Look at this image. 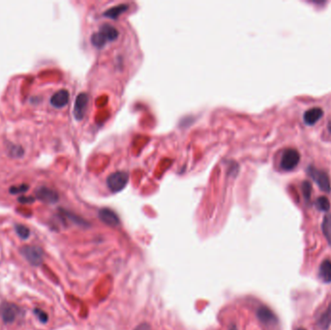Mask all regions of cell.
<instances>
[{"instance_id": "obj_5", "label": "cell", "mask_w": 331, "mask_h": 330, "mask_svg": "<svg viewBox=\"0 0 331 330\" xmlns=\"http://www.w3.org/2000/svg\"><path fill=\"white\" fill-rule=\"evenodd\" d=\"M128 180L129 174L126 171H115L109 175L107 185L111 192L117 193L126 187Z\"/></svg>"}, {"instance_id": "obj_6", "label": "cell", "mask_w": 331, "mask_h": 330, "mask_svg": "<svg viewBox=\"0 0 331 330\" xmlns=\"http://www.w3.org/2000/svg\"><path fill=\"white\" fill-rule=\"evenodd\" d=\"M300 161V154L294 148H288L284 151L281 158V167L284 170L290 171L294 169Z\"/></svg>"}, {"instance_id": "obj_16", "label": "cell", "mask_w": 331, "mask_h": 330, "mask_svg": "<svg viewBox=\"0 0 331 330\" xmlns=\"http://www.w3.org/2000/svg\"><path fill=\"white\" fill-rule=\"evenodd\" d=\"M323 233L331 245V215H326L323 221Z\"/></svg>"}, {"instance_id": "obj_23", "label": "cell", "mask_w": 331, "mask_h": 330, "mask_svg": "<svg viewBox=\"0 0 331 330\" xmlns=\"http://www.w3.org/2000/svg\"><path fill=\"white\" fill-rule=\"evenodd\" d=\"M18 202L20 203H32L35 202V199L33 197H25V196H21L18 199Z\"/></svg>"}, {"instance_id": "obj_24", "label": "cell", "mask_w": 331, "mask_h": 330, "mask_svg": "<svg viewBox=\"0 0 331 330\" xmlns=\"http://www.w3.org/2000/svg\"><path fill=\"white\" fill-rule=\"evenodd\" d=\"M135 330H150L149 327L147 325H142L139 328H137Z\"/></svg>"}, {"instance_id": "obj_8", "label": "cell", "mask_w": 331, "mask_h": 330, "mask_svg": "<svg viewBox=\"0 0 331 330\" xmlns=\"http://www.w3.org/2000/svg\"><path fill=\"white\" fill-rule=\"evenodd\" d=\"M35 194H36V198L39 201L46 202V203L52 204V203L58 202V200H59V196L55 190H53L49 187H46V186H41V187L37 188Z\"/></svg>"}, {"instance_id": "obj_14", "label": "cell", "mask_w": 331, "mask_h": 330, "mask_svg": "<svg viewBox=\"0 0 331 330\" xmlns=\"http://www.w3.org/2000/svg\"><path fill=\"white\" fill-rule=\"evenodd\" d=\"M128 5L127 4H120L114 7H111L110 9H108L107 11L104 12V16L107 18H118L122 13H124L125 11L128 10Z\"/></svg>"}, {"instance_id": "obj_1", "label": "cell", "mask_w": 331, "mask_h": 330, "mask_svg": "<svg viewBox=\"0 0 331 330\" xmlns=\"http://www.w3.org/2000/svg\"><path fill=\"white\" fill-rule=\"evenodd\" d=\"M119 35L118 30L110 25V24H104L100 27V29L95 32L91 36L92 45L98 49L105 47L108 43L115 41Z\"/></svg>"}, {"instance_id": "obj_26", "label": "cell", "mask_w": 331, "mask_h": 330, "mask_svg": "<svg viewBox=\"0 0 331 330\" xmlns=\"http://www.w3.org/2000/svg\"><path fill=\"white\" fill-rule=\"evenodd\" d=\"M330 130H331V124H330Z\"/></svg>"}, {"instance_id": "obj_27", "label": "cell", "mask_w": 331, "mask_h": 330, "mask_svg": "<svg viewBox=\"0 0 331 330\" xmlns=\"http://www.w3.org/2000/svg\"><path fill=\"white\" fill-rule=\"evenodd\" d=\"M304 330V329H299V330Z\"/></svg>"}, {"instance_id": "obj_12", "label": "cell", "mask_w": 331, "mask_h": 330, "mask_svg": "<svg viewBox=\"0 0 331 330\" xmlns=\"http://www.w3.org/2000/svg\"><path fill=\"white\" fill-rule=\"evenodd\" d=\"M324 115V110L319 107H315L310 110H306L303 114V121L306 125H315Z\"/></svg>"}, {"instance_id": "obj_18", "label": "cell", "mask_w": 331, "mask_h": 330, "mask_svg": "<svg viewBox=\"0 0 331 330\" xmlns=\"http://www.w3.org/2000/svg\"><path fill=\"white\" fill-rule=\"evenodd\" d=\"M316 206H317L318 209H320L322 211H329L330 208H331V202H330L328 198L320 197L316 201Z\"/></svg>"}, {"instance_id": "obj_4", "label": "cell", "mask_w": 331, "mask_h": 330, "mask_svg": "<svg viewBox=\"0 0 331 330\" xmlns=\"http://www.w3.org/2000/svg\"><path fill=\"white\" fill-rule=\"evenodd\" d=\"M21 310L18 305L12 302H3L0 305V317L4 324L12 325L16 322Z\"/></svg>"}, {"instance_id": "obj_15", "label": "cell", "mask_w": 331, "mask_h": 330, "mask_svg": "<svg viewBox=\"0 0 331 330\" xmlns=\"http://www.w3.org/2000/svg\"><path fill=\"white\" fill-rule=\"evenodd\" d=\"M331 325V304L328 310L320 318L318 326L323 330H327Z\"/></svg>"}, {"instance_id": "obj_21", "label": "cell", "mask_w": 331, "mask_h": 330, "mask_svg": "<svg viewBox=\"0 0 331 330\" xmlns=\"http://www.w3.org/2000/svg\"><path fill=\"white\" fill-rule=\"evenodd\" d=\"M34 314H35V316H36L37 318H38V320H39L41 323H43V324H47V323H48V321H49V316H48V314L45 312V311H43V310L40 309V308H35V309H34Z\"/></svg>"}, {"instance_id": "obj_2", "label": "cell", "mask_w": 331, "mask_h": 330, "mask_svg": "<svg viewBox=\"0 0 331 330\" xmlns=\"http://www.w3.org/2000/svg\"><path fill=\"white\" fill-rule=\"evenodd\" d=\"M307 173L312 177L313 180L318 184L319 188L326 192V193H330L331 191V184L330 177L328 175V173L323 170V169H319L314 165H309L307 167Z\"/></svg>"}, {"instance_id": "obj_7", "label": "cell", "mask_w": 331, "mask_h": 330, "mask_svg": "<svg viewBox=\"0 0 331 330\" xmlns=\"http://www.w3.org/2000/svg\"><path fill=\"white\" fill-rule=\"evenodd\" d=\"M88 105V95L86 93H80L75 101L74 105V116L77 120H82L87 110Z\"/></svg>"}, {"instance_id": "obj_10", "label": "cell", "mask_w": 331, "mask_h": 330, "mask_svg": "<svg viewBox=\"0 0 331 330\" xmlns=\"http://www.w3.org/2000/svg\"><path fill=\"white\" fill-rule=\"evenodd\" d=\"M257 317L259 322L265 326L277 324V318L274 313L265 306H261L257 309Z\"/></svg>"}, {"instance_id": "obj_20", "label": "cell", "mask_w": 331, "mask_h": 330, "mask_svg": "<svg viewBox=\"0 0 331 330\" xmlns=\"http://www.w3.org/2000/svg\"><path fill=\"white\" fill-rule=\"evenodd\" d=\"M29 189V186L27 184H21L18 186H12L9 190V192L13 195H17V194H23L25 192H27Z\"/></svg>"}, {"instance_id": "obj_22", "label": "cell", "mask_w": 331, "mask_h": 330, "mask_svg": "<svg viewBox=\"0 0 331 330\" xmlns=\"http://www.w3.org/2000/svg\"><path fill=\"white\" fill-rule=\"evenodd\" d=\"M10 154L15 157V158H18V157H21L22 154H23V149L21 148V147H13L11 148V151H10Z\"/></svg>"}, {"instance_id": "obj_25", "label": "cell", "mask_w": 331, "mask_h": 330, "mask_svg": "<svg viewBox=\"0 0 331 330\" xmlns=\"http://www.w3.org/2000/svg\"><path fill=\"white\" fill-rule=\"evenodd\" d=\"M238 330V329L236 327H233V328H231V330Z\"/></svg>"}, {"instance_id": "obj_17", "label": "cell", "mask_w": 331, "mask_h": 330, "mask_svg": "<svg viewBox=\"0 0 331 330\" xmlns=\"http://www.w3.org/2000/svg\"><path fill=\"white\" fill-rule=\"evenodd\" d=\"M15 230H16V233L18 237L23 240L28 239L30 236V230L24 225H20V224L16 225Z\"/></svg>"}, {"instance_id": "obj_19", "label": "cell", "mask_w": 331, "mask_h": 330, "mask_svg": "<svg viewBox=\"0 0 331 330\" xmlns=\"http://www.w3.org/2000/svg\"><path fill=\"white\" fill-rule=\"evenodd\" d=\"M301 191L303 194V197L306 201H310L311 199V193H312V186L309 181H303L301 184Z\"/></svg>"}, {"instance_id": "obj_13", "label": "cell", "mask_w": 331, "mask_h": 330, "mask_svg": "<svg viewBox=\"0 0 331 330\" xmlns=\"http://www.w3.org/2000/svg\"><path fill=\"white\" fill-rule=\"evenodd\" d=\"M319 274L321 279L325 283L331 282V261L330 259H326L322 262L319 270Z\"/></svg>"}, {"instance_id": "obj_3", "label": "cell", "mask_w": 331, "mask_h": 330, "mask_svg": "<svg viewBox=\"0 0 331 330\" xmlns=\"http://www.w3.org/2000/svg\"><path fill=\"white\" fill-rule=\"evenodd\" d=\"M20 253L32 266H39L44 261L43 250L35 245H26L20 249Z\"/></svg>"}, {"instance_id": "obj_9", "label": "cell", "mask_w": 331, "mask_h": 330, "mask_svg": "<svg viewBox=\"0 0 331 330\" xmlns=\"http://www.w3.org/2000/svg\"><path fill=\"white\" fill-rule=\"evenodd\" d=\"M70 100V94L69 91L66 89H61L55 92V94L51 97V105L56 108V109H62L65 106H67V104L69 103Z\"/></svg>"}, {"instance_id": "obj_11", "label": "cell", "mask_w": 331, "mask_h": 330, "mask_svg": "<svg viewBox=\"0 0 331 330\" xmlns=\"http://www.w3.org/2000/svg\"><path fill=\"white\" fill-rule=\"evenodd\" d=\"M99 218L103 223L110 227H117L120 223L117 214L110 208H102L99 211Z\"/></svg>"}]
</instances>
